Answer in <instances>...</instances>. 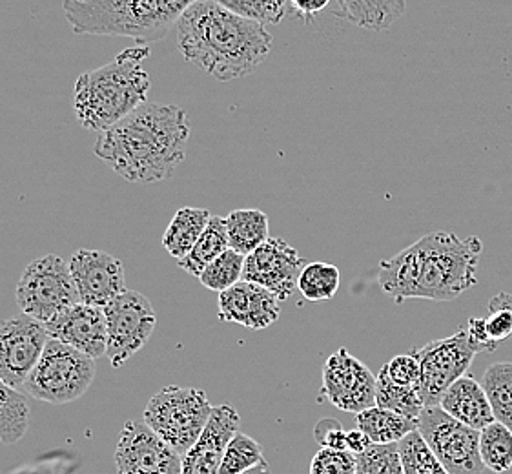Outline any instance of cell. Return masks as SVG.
Here are the masks:
<instances>
[{
    "mask_svg": "<svg viewBox=\"0 0 512 474\" xmlns=\"http://www.w3.org/2000/svg\"><path fill=\"white\" fill-rule=\"evenodd\" d=\"M226 234L230 248L243 256H250L268 237V216L261 210L245 208L234 210L225 217Z\"/></svg>",
    "mask_w": 512,
    "mask_h": 474,
    "instance_id": "24",
    "label": "cell"
},
{
    "mask_svg": "<svg viewBox=\"0 0 512 474\" xmlns=\"http://www.w3.org/2000/svg\"><path fill=\"white\" fill-rule=\"evenodd\" d=\"M216 2L245 19L261 22V24H274V26L281 24L283 19H287L292 13L290 0H216Z\"/></svg>",
    "mask_w": 512,
    "mask_h": 474,
    "instance_id": "33",
    "label": "cell"
},
{
    "mask_svg": "<svg viewBox=\"0 0 512 474\" xmlns=\"http://www.w3.org/2000/svg\"><path fill=\"white\" fill-rule=\"evenodd\" d=\"M175 33L186 61L221 83L250 75L274 44L265 24L226 10L216 0H195L175 24Z\"/></svg>",
    "mask_w": 512,
    "mask_h": 474,
    "instance_id": "2",
    "label": "cell"
},
{
    "mask_svg": "<svg viewBox=\"0 0 512 474\" xmlns=\"http://www.w3.org/2000/svg\"><path fill=\"white\" fill-rule=\"evenodd\" d=\"M323 402L345 413H363L376 405V376L347 349H339L323 365L319 403Z\"/></svg>",
    "mask_w": 512,
    "mask_h": 474,
    "instance_id": "13",
    "label": "cell"
},
{
    "mask_svg": "<svg viewBox=\"0 0 512 474\" xmlns=\"http://www.w3.org/2000/svg\"><path fill=\"white\" fill-rule=\"evenodd\" d=\"M15 298L22 314L42 323H48L62 310L81 303L70 263L57 254L42 256L24 268Z\"/></svg>",
    "mask_w": 512,
    "mask_h": 474,
    "instance_id": "8",
    "label": "cell"
},
{
    "mask_svg": "<svg viewBox=\"0 0 512 474\" xmlns=\"http://www.w3.org/2000/svg\"><path fill=\"white\" fill-rule=\"evenodd\" d=\"M410 354L420 361V396L423 405L436 407L440 405L443 392L463 374H467L476 351L469 343L467 329H460L449 338L431 341Z\"/></svg>",
    "mask_w": 512,
    "mask_h": 474,
    "instance_id": "11",
    "label": "cell"
},
{
    "mask_svg": "<svg viewBox=\"0 0 512 474\" xmlns=\"http://www.w3.org/2000/svg\"><path fill=\"white\" fill-rule=\"evenodd\" d=\"M330 0H290L292 13L301 17L305 24H312L321 11H325Z\"/></svg>",
    "mask_w": 512,
    "mask_h": 474,
    "instance_id": "40",
    "label": "cell"
},
{
    "mask_svg": "<svg viewBox=\"0 0 512 474\" xmlns=\"http://www.w3.org/2000/svg\"><path fill=\"white\" fill-rule=\"evenodd\" d=\"M310 474H356V454L321 447L312 458Z\"/></svg>",
    "mask_w": 512,
    "mask_h": 474,
    "instance_id": "37",
    "label": "cell"
},
{
    "mask_svg": "<svg viewBox=\"0 0 512 474\" xmlns=\"http://www.w3.org/2000/svg\"><path fill=\"white\" fill-rule=\"evenodd\" d=\"M50 341V334L42 321L28 314L0 323V380L11 389L24 387L42 352Z\"/></svg>",
    "mask_w": 512,
    "mask_h": 474,
    "instance_id": "12",
    "label": "cell"
},
{
    "mask_svg": "<svg viewBox=\"0 0 512 474\" xmlns=\"http://www.w3.org/2000/svg\"><path fill=\"white\" fill-rule=\"evenodd\" d=\"M148 57V46L126 48L108 64L79 75L72 104L82 128L103 134L148 103L152 81L143 68Z\"/></svg>",
    "mask_w": 512,
    "mask_h": 474,
    "instance_id": "4",
    "label": "cell"
},
{
    "mask_svg": "<svg viewBox=\"0 0 512 474\" xmlns=\"http://www.w3.org/2000/svg\"><path fill=\"white\" fill-rule=\"evenodd\" d=\"M230 248L228 234H226L225 217L212 216L205 228L203 236L195 243L194 248L186 258L179 261V267L188 272L190 276L199 278L212 261H216L223 252Z\"/></svg>",
    "mask_w": 512,
    "mask_h": 474,
    "instance_id": "25",
    "label": "cell"
},
{
    "mask_svg": "<svg viewBox=\"0 0 512 474\" xmlns=\"http://www.w3.org/2000/svg\"><path fill=\"white\" fill-rule=\"evenodd\" d=\"M246 256L239 254L236 250L228 248L216 261H212L199 276L201 283L206 289L214 292H225L243 281V270H245Z\"/></svg>",
    "mask_w": 512,
    "mask_h": 474,
    "instance_id": "31",
    "label": "cell"
},
{
    "mask_svg": "<svg viewBox=\"0 0 512 474\" xmlns=\"http://www.w3.org/2000/svg\"><path fill=\"white\" fill-rule=\"evenodd\" d=\"M480 456L487 469L502 474L512 469V431L500 422H492L480 431Z\"/></svg>",
    "mask_w": 512,
    "mask_h": 474,
    "instance_id": "30",
    "label": "cell"
},
{
    "mask_svg": "<svg viewBox=\"0 0 512 474\" xmlns=\"http://www.w3.org/2000/svg\"><path fill=\"white\" fill-rule=\"evenodd\" d=\"M440 407L445 413L451 414L454 420L476 431H482L487 425L496 422L482 383L471 374H463L443 392Z\"/></svg>",
    "mask_w": 512,
    "mask_h": 474,
    "instance_id": "20",
    "label": "cell"
},
{
    "mask_svg": "<svg viewBox=\"0 0 512 474\" xmlns=\"http://www.w3.org/2000/svg\"><path fill=\"white\" fill-rule=\"evenodd\" d=\"M356 474H405L400 444L370 445L356 454Z\"/></svg>",
    "mask_w": 512,
    "mask_h": 474,
    "instance_id": "35",
    "label": "cell"
},
{
    "mask_svg": "<svg viewBox=\"0 0 512 474\" xmlns=\"http://www.w3.org/2000/svg\"><path fill=\"white\" fill-rule=\"evenodd\" d=\"M117 474H181L183 456L144 422L130 420L115 449Z\"/></svg>",
    "mask_w": 512,
    "mask_h": 474,
    "instance_id": "14",
    "label": "cell"
},
{
    "mask_svg": "<svg viewBox=\"0 0 512 474\" xmlns=\"http://www.w3.org/2000/svg\"><path fill=\"white\" fill-rule=\"evenodd\" d=\"M487 338L498 349V345L512 336V294L500 292L492 296L487 307V316L482 318Z\"/></svg>",
    "mask_w": 512,
    "mask_h": 474,
    "instance_id": "36",
    "label": "cell"
},
{
    "mask_svg": "<svg viewBox=\"0 0 512 474\" xmlns=\"http://www.w3.org/2000/svg\"><path fill=\"white\" fill-rule=\"evenodd\" d=\"M30 407L26 396L0 380V442L17 444L28 431Z\"/></svg>",
    "mask_w": 512,
    "mask_h": 474,
    "instance_id": "27",
    "label": "cell"
},
{
    "mask_svg": "<svg viewBox=\"0 0 512 474\" xmlns=\"http://www.w3.org/2000/svg\"><path fill=\"white\" fill-rule=\"evenodd\" d=\"M400 454L405 474H449L425 444L420 431H414L401 440Z\"/></svg>",
    "mask_w": 512,
    "mask_h": 474,
    "instance_id": "34",
    "label": "cell"
},
{
    "mask_svg": "<svg viewBox=\"0 0 512 474\" xmlns=\"http://www.w3.org/2000/svg\"><path fill=\"white\" fill-rule=\"evenodd\" d=\"M70 272L81 303L90 307L104 309L128 290L123 261L103 250H77L70 259Z\"/></svg>",
    "mask_w": 512,
    "mask_h": 474,
    "instance_id": "16",
    "label": "cell"
},
{
    "mask_svg": "<svg viewBox=\"0 0 512 474\" xmlns=\"http://www.w3.org/2000/svg\"><path fill=\"white\" fill-rule=\"evenodd\" d=\"M418 431L447 473L482 474L480 431L454 420L440 405L421 411Z\"/></svg>",
    "mask_w": 512,
    "mask_h": 474,
    "instance_id": "9",
    "label": "cell"
},
{
    "mask_svg": "<svg viewBox=\"0 0 512 474\" xmlns=\"http://www.w3.org/2000/svg\"><path fill=\"white\" fill-rule=\"evenodd\" d=\"M241 418L232 405L214 407L201 438L183 456L181 474H219L226 445L239 431Z\"/></svg>",
    "mask_w": 512,
    "mask_h": 474,
    "instance_id": "19",
    "label": "cell"
},
{
    "mask_svg": "<svg viewBox=\"0 0 512 474\" xmlns=\"http://www.w3.org/2000/svg\"><path fill=\"white\" fill-rule=\"evenodd\" d=\"M195 0H64L66 21L79 35L134 39L139 46L164 39Z\"/></svg>",
    "mask_w": 512,
    "mask_h": 474,
    "instance_id": "5",
    "label": "cell"
},
{
    "mask_svg": "<svg viewBox=\"0 0 512 474\" xmlns=\"http://www.w3.org/2000/svg\"><path fill=\"white\" fill-rule=\"evenodd\" d=\"M206 208L185 207L175 212L174 219L164 232L163 247L174 259L186 258L210 223Z\"/></svg>",
    "mask_w": 512,
    "mask_h": 474,
    "instance_id": "22",
    "label": "cell"
},
{
    "mask_svg": "<svg viewBox=\"0 0 512 474\" xmlns=\"http://www.w3.org/2000/svg\"><path fill=\"white\" fill-rule=\"evenodd\" d=\"M214 407L201 389L168 385L150 398L143 422L164 444L185 456L201 438Z\"/></svg>",
    "mask_w": 512,
    "mask_h": 474,
    "instance_id": "6",
    "label": "cell"
},
{
    "mask_svg": "<svg viewBox=\"0 0 512 474\" xmlns=\"http://www.w3.org/2000/svg\"><path fill=\"white\" fill-rule=\"evenodd\" d=\"M339 285H341L339 268L323 261L307 263L297 279V290L312 303L334 298Z\"/></svg>",
    "mask_w": 512,
    "mask_h": 474,
    "instance_id": "29",
    "label": "cell"
},
{
    "mask_svg": "<svg viewBox=\"0 0 512 474\" xmlns=\"http://www.w3.org/2000/svg\"><path fill=\"white\" fill-rule=\"evenodd\" d=\"M188 115L175 104L144 103L99 134L93 152L130 183L152 185L174 176L185 161Z\"/></svg>",
    "mask_w": 512,
    "mask_h": 474,
    "instance_id": "1",
    "label": "cell"
},
{
    "mask_svg": "<svg viewBox=\"0 0 512 474\" xmlns=\"http://www.w3.org/2000/svg\"><path fill=\"white\" fill-rule=\"evenodd\" d=\"M70 2H88V0H70Z\"/></svg>",
    "mask_w": 512,
    "mask_h": 474,
    "instance_id": "43",
    "label": "cell"
},
{
    "mask_svg": "<svg viewBox=\"0 0 512 474\" xmlns=\"http://www.w3.org/2000/svg\"><path fill=\"white\" fill-rule=\"evenodd\" d=\"M483 391L491 403L496 422L512 431V361H498L483 374Z\"/></svg>",
    "mask_w": 512,
    "mask_h": 474,
    "instance_id": "26",
    "label": "cell"
},
{
    "mask_svg": "<svg viewBox=\"0 0 512 474\" xmlns=\"http://www.w3.org/2000/svg\"><path fill=\"white\" fill-rule=\"evenodd\" d=\"M339 15L350 24L369 31H387L400 21L407 0H338Z\"/></svg>",
    "mask_w": 512,
    "mask_h": 474,
    "instance_id": "21",
    "label": "cell"
},
{
    "mask_svg": "<svg viewBox=\"0 0 512 474\" xmlns=\"http://www.w3.org/2000/svg\"><path fill=\"white\" fill-rule=\"evenodd\" d=\"M480 252L478 237L463 241L452 232H432L379 263V287L396 303L452 301L478 283Z\"/></svg>",
    "mask_w": 512,
    "mask_h": 474,
    "instance_id": "3",
    "label": "cell"
},
{
    "mask_svg": "<svg viewBox=\"0 0 512 474\" xmlns=\"http://www.w3.org/2000/svg\"><path fill=\"white\" fill-rule=\"evenodd\" d=\"M241 474H272V469H270V465H268L267 462H261V464Z\"/></svg>",
    "mask_w": 512,
    "mask_h": 474,
    "instance_id": "42",
    "label": "cell"
},
{
    "mask_svg": "<svg viewBox=\"0 0 512 474\" xmlns=\"http://www.w3.org/2000/svg\"><path fill=\"white\" fill-rule=\"evenodd\" d=\"M265 462L263 447L252 436L237 431L226 445L219 474H241Z\"/></svg>",
    "mask_w": 512,
    "mask_h": 474,
    "instance_id": "32",
    "label": "cell"
},
{
    "mask_svg": "<svg viewBox=\"0 0 512 474\" xmlns=\"http://www.w3.org/2000/svg\"><path fill=\"white\" fill-rule=\"evenodd\" d=\"M44 325L50 334V340L66 343L93 360L103 358L108 352L106 316L99 307L77 303L70 309L62 310L61 314H57Z\"/></svg>",
    "mask_w": 512,
    "mask_h": 474,
    "instance_id": "17",
    "label": "cell"
},
{
    "mask_svg": "<svg viewBox=\"0 0 512 474\" xmlns=\"http://www.w3.org/2000/svg\"><path fill=\"white\" fill-rule=\"evenodd\" d=\"M370 445H372V442H370L369 436L363 431H359L358 427L347 433V451H350V453H363V451L369 449Z\"/></svg>",
    "mask_w": 512,
    "mask_h": 474,
    "instance_id": "41",
    "label": "cell"
},
{
    "mask_svg": "<svg viewBox=\"0 0 512 474\" xmlns=\"http://www.w3.org/2000/svg\"><path fill=\"white\" fill-rule=\"evenodd\" d=\"M376 405L416 422L425 409L418 389L394 385L383 371L376 376Z\"/></svg>",
    "mask_w": 512,
    "mask_h": 474,
    "instance_id": "28",
    "label": "cell"
},
{
    "mask_svg": "<svg viewBox=\"0 0 512 474\" xmlns=\"http://www.w3.org/2000/svg\"><path fill=\"white\" fill-rule=\"evenodd\" d=\"M356 427L369 436L372 444H400L405 436L418 431V422L374 405L356 414Z\"/></svg>",
    "mask_w": 512,
    "mask_h": 474,
    "instance_id": "23",
    "label": "cell"
},
{
    "mask_svg": "<svg viewBox=\"0 0 512 474\" xmlns=\"http://www.w3.org/2000/svg\"><path fill=\"white\" fill-rule=\"evenodd\" d=\"M305 265V259L285 239L268 237L261 247L246 256L243 281L265 287L283 303L297 289V279Z\"/></svg>",
    "mask_w": 512,
    "mask_h": 474,
    "instance_id": "15",
    "label": "cell"
},
{
    "mask_svg": "<svg viewBox=\"0 0 512 474\" xmlns=\"http://www.w3.org/2000/svg\"><path fill=\"white\" fill-rule=\"evenodd\" d=\"M314 436L321 447L347 451V433L336 420H321L314 429Z\"/></svg>",
    "mask_w": 512,
    "mask_h": 474,
    "instance_id": "39",
    "label": "cell"
},
{
    "mask_svg": "<svg viewBox=\"0 0 512 474\" xmlns=\"http://www.w3.org/2000/svg\"><path fill=\"white\" fill-rule=\"evenodd\" d=\"M217 309L219 320L225 323H237L250 330H263L279 320L281 301L257 283L239 281L234 287L219 294Z\"/></svg>",
    "mask_w": 512,
    "mask_h": 474,
    "instance_id": "18",
    "label": "cell"
},
{
    "mask_svg": "<svg viewBox=\"0 0 512 474\" xmlns=\"http://www.w3.org/2000/svg\"><path fill=\"white\" fill-rule=\"evenodd\" d=\"M93 380V358L66 343L50 340L22 389L39 402L64 405L82 398Z\"/></svg>",
    "mask_w": 512,
    "mask_h": 474,
    "instance_id": "7",
    "label": "cell"
},
{
    "mask_svg": "<svg viewBox=\"0 0 512 474\" xmlns=\"http://www.w3.org/2000/svg\"><path fill=\"white\" fill-rule=\"evenodd\" d=\"M381 371L385 372V376L394 385L412 387V389L420 391V361L416 360L412 354H400V356L392 358L389 363H385L381 367Z\"/></svg>",
    "mask_w": 512,
    "mask_h": 474,
    "instance_id": "38",
    "label": "cell"
},
{
    "mask_svg": "<svg viewBox=\"0 0 512 474\" xmlns=\"http://www.w3.org/2000/svg\"><path fill=\"white\" fill-rule=\"evenodd\" d=\"M108 329V360L123 367L154 334L157 314L150 299L135 290H124L104 307Z\"/></svg>",
    "mask_w": 512,
    "mask_h": 474,
    "instance_id": "10",
    "label": "cell"
}]
</instances>
